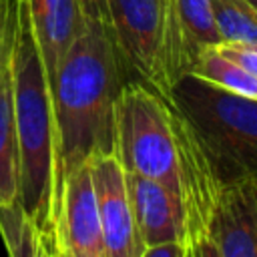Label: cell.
I'll return each mask as SVG.
<instances>
[{"mask_svg":"<svg viewBox=\"0 0 257 257\" xmlns=\"http://www.w3.org/2000/svg\"><path fill=\"white\" fill-rule=\"evenodd\" d=\"M126 80L108 26L86 18L50 80L58 199L62 181L74 169L114 151V102Z\"/></svg>","mask_w":257,"mask_h":257,"instance_id":"obj_1","label":"cell"},{"mask_svg":"<svg viewBox=\"0 0 257 257\" xmlns=\"http://www.w3.org/2000/svg\"><path fill=\"white\" fill-rule=\"evenodd\" d=\"M8 66L18 145V205L36 227L52 231L58 215L56 128L50 84L26 0H16Z\"/></svg>","mask_w":257,"mask_h":257,"instance_id":"obj_2","label":"cell"},{"mask_svg":"<svg viewBox=\"0 0 257 257\" xmlns=\"http://www.w3.org/2000/svg\"><path fill=\"white\" fill-rule=\"evenodd\" d=\"M167 100L191 126L221 185L257 179V98L185 72Z\"/></svg>","mask_w":257,"mask_h":257,"instance_id":"obj_3","label":"cell"},{"mask_svg":"<svg viewBox=\"0 0 257 257\" xmlns=\"http://www.w3.org/2000/svg\"><path fill=\"white\" fill-rule=\"evenodd\" d=\"M114 153L131 175L155 179L181 195V155L171 102L126 80L114 102Z\"/></svg>","mask_w":257,"mask_h":257,"instance_id":"obj_4","label":"cell"},{"mask_svg":"<svg viewBox=\"0 0 257 257\" xmlns=\"http://www.w3.org/2000/svg\"><path fill=\"white\" fill-rule=\"evenodd\" d=\"M106 26L128 80H139L169 98L185 74L173 0H104Z\"/></svg>","mask_w":257,"mask_h":257,"instance_id":"obj_5","label":"cell"},{"mask_svg":"<svg viewBox=\"0 0 257 257\" xmlns=\"http://www.w3.org/2000/svg\"><path fill=\"white\" fill-rule=\"evenodd\" d=\"M88 167L100 219L104 257H141L145 247L137 235L133 219L126 171L116 153L108 151L94 155L88 161Z\"/></svg>","mask_w":257,"mask_h":257,"instance_id":"obj_6","label":"cell"},{"mask_svg":"<svg viewBox=\"0 0 257 257\" xmlns=\"http://www.w3.org/2000/svg\"><path fill=\"white\" fill-rule=\"evenodd\" d=\"M54 233L70 257H102V231L88 163L74 169L60 185Z\"/></svg>","mask_w":257,"mask_h":257,"instance_id":"obj_7","label":"cell"},{"mask_svg":"<svg viewBox=\"0 0 257 257\" xmlns=\"http://www.w3.org/2000/svg\"><path fill=\"white\" fill-rule=\"evenodd\" d=\"M137 235L143 247L185 241V209L181 195L163 183L126 173Z\"/></svg>","mask_w":257,"mask_h":257,"instance_id":"obj_8","label":"cell"},{"mask_svg":"<svg viewBox=\"0 0 257 257\" xmlns=\"http://www.w3.org/2000/svg\"><path fill=\"white\" fill-rule=\"evenodd\" d=\"M219 257H257V181L223 185L211 217Z\"/></svg>","mask_w":257,"mask_h":257,"instance_id":"obj_9","label":"cell"},{"mask_svg":"<svg viewBox=\"0 0 257 257\" xmlns=\"http://www.w3.org/2000/svg\"><path fill=\"white\" fill-rule=\"evenodd\" d=\"M48 84L76 36L86 26L82 0H26Z\"/></svg>","mask_w":257,"mask_h":257,"instance_id":"obj_10","label":"cell"},{"mask_svg":"<svg viewBox=\"0 0 257 257\" xmlns=\"http://www.w3.org/2000/svg\"><path fill=\"white\" fill-rule=\"evenodd\" d=\"M173 6L183 72H189L203 50L221 44V36L215 24L211 0H173Z\"/></svg>","mask_w":257,"mask_h":257,"instance_id":"obj_11","label":"cell"},{"mask_svg":"<svg viewBox=\"0 0 257 257\" xmlns=\"http://www.w3.org/2000/svg\"><path fill=\"white\" fill-rule=\"evenodd\" d=\"M14 203H18V145L12 110L10 66L6 64L0 72V207Z\"/></svg>","mask_w":257,"mask_h":257,"instance_id":"obj_12","label":"cell"},{"mask_svg":"<svg viewBox=\"0 0 257 257\" xmlns=\"http://www.w3.org/2000/svg\"><path fill=\"white\" fill-rule=\"evenodd\" d=\"M0 237L8 257H54L52 231L36 227L18 203L0 207Z\"/></svg>","mask_w":257,"mask_h":257,"instance_id":"obj_13","label":"cell"},{"mask_svg":"<svg viewBox=\"0 0 257 257\" xmlns=\"http://www.w3.org/2000/svg\"><path fill=\"white\" fill-rule=\"evenodd\" d=\"M189 72L233 94L257 98V76L247 72L231 58L223 56L215 46L203 50L189 68Z\"/></svg>","mask_w":257,"mask_h":257,"instance_id":"obj_14","label":"cell"},{"mask_svg":"<svg viewBox=\"0 0 257 257\" xmlns=\"http://www.w3.org/2000/svg\"><path fill=\"white\" fill-rule=\"evenodd\" d=\"M221 42L257 44V10L243 0H211Z\"/></svg>","mask_w":257,"mask_h":257,"instance_id":"obj_15","label":"cell"},{"mask_svg":"<svg viewBox=\"0 0 257 257\" xmlns=\"http://www.w3.org/2000/svg\"><path fill=\"white\" fill-rule=\"evenodd\" d=\"M185 241L189 257H219L215 239L211 235V219L185 225Z\"/></svg>","mask_w":257,"mask_h":257,"instance_id":"obj_16","label":"cell"},{"mask_svg":"<svg viewBox=\"0 0 257 257\" xmlns=\"http://www.w3.org/2000/svg\"><path fill=\"white\" fill-rule=\"evenodd\" d=\"M16 22V0H0V72L6 68L12 50Z\"/></svg>","mask_w":257,"mask_h":257,"instance_id":"obj_17","label":"cell"},{"mask_svg":"<svg viewBox=\"0 0 257 257\" xmlns=\"http://www.w3.org/2000/svg\"><path fill=\"white\" fill-rule=\"evenodd\" d=\"M223 56L231 58L247 72L257 76V44H243V42H221L215 46Z\"/></svg>","mask_w":257,"mask_h":257,"instance_id":"obj_18","label":"cell"},{"mask_svg":"<svg viewBox=\"0 0 257 257\" xmlns=\"http://www.w3.org/2000/svg\"><path fill=\"white\" fill-rule=\"evenodd\" d=\"M141 257H189V247L187 241H173V243H163L155 247H147Z\"/></svg>","mask_w":257,"mask_h":257,"instance_id":"obj_19","label":"cell"},{"mask_svg":"<svg viewBox=\"0 0 257 257\" xmlns=\"http://www.w3.org/2000/svg\"><path fill=\"white\" fill-rule=\"evenodd\" d=\"M82 10L86 18L90 20H100L106 24V6L104 0H82Z\"/></svg>","mask_w":257,"mask_h":257,"instance_id":"obj_20","label":"cell"},{"mask_svg":"<svg viewBox=\"0 0 257 257\" xmlns=\"http://www.w3.org/2000/svg\"><path fill=\"white\" fill-rule=\"evenodd\" d=\"M52 241H54V257H70V253L66 251V247L58 241V237H56L54 229H52Z\"/></svg>","mask_w":257,"mask_h":257,"instance_id":"obj_21","label":"cell"},{"mask_svg":"<svg viewBox=\"0 0 257 257\" xmlns=\"http://www.w3.org/2000/svg\"><path fill=\"white\" fill-rule=\"evenodd\" d=\"M243 2H245V4H249L251 8H255V10H257V0H243Z\"/></svg>","mask_w":257,"mask_h":257,"instance_id":"obj_22","label":"cell"},{"mask_svg":"<svg viewBox=\"0 0 257 257\" xmlns=\"http://www.w3.org/2000/svg\"><path fill=\"white\" fill-rule=\"evenodd\" d=\"M102 257H104V255H102Z\"/></svg>","mask_w":257,"mask_h":257,"instance_id":"obj_23","label":"cell"},{"mask_svg":"<svg viewBox=\"0 0 257 257\" xmlns=\"http://www.w3.org/2000/svg\"><path fill=\"white\" fill-rule=\"evenodd\" d=\"M255 181H257V179H255Z\"/></svg>","mask_w":257,"mask_h":257,"instance_id":"obj_24","label":"cell"}]
</instances>
